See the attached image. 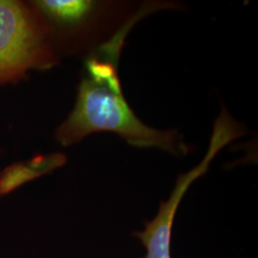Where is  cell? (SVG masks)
<instances>
[{
    "label": "cell",
    "instance_id": "cell-3",
    "mask_svg": "<svg viewBox=\"0 0 258 258\" xmlns=\"http://www.w3.org/2000/svg\"><path fill=\"white\" fill-rule=\"evenodd\" d=\"M239 137V130L232 121L224 118L215 120L209 148L202 161L190 170L178 176L171 194L167 200L160 204L156 215L146 222L142 231L133 233V236L140 240L146 249V254L143 258H172L173 224L184 195L198 178L207 173L213 159L222 148Z\"/></svg>",
    "mask_w": 258,
    "mask_h": 258
},
{
    "label": "cell",
    "instance_id": "cell-1",
    "mask_svg": "<svg viewBox=\"0 0 258 258\" xmlns=\"http://www.w3.org/2000/svg\"><path fill=\"white\" fill-rule=\"evenodd\" d=\"M155 9L145 4L86 60L85 77L79 86L74 109L56 131L62 146H70L101 131L112 132L130 146L157 148L175 156L189 148L175 129L153 128L139 119L126 102L119 77V60L125 38L134 25Z\"/></svg>",
    "mask_w": 258,
    "mask_h": 258
},
{
    "label": "cell",
    "instance_id": "cell-2",
    "mask_svg": "<svg viewBox=\"0 0 258 258\" xmlns=\"http://www.w3.org/2000/svg\"><path fill=\"white\" fill-rule=\"evenodd\" d=\"M45 32L20 3L0 0V83L53 65Z\"/></svg>",
    "mask_w": 258,
    "mask_h": 258
},
{
    "label": "cell",
    "instance_id": "cell-5",
    "mask_svg": "<svg viewBox=\"0 0 258 258\" xmlns=\"http://www.w3.org/2000/svg\"><path fill=\"white\" fill-rule=\"evenodd\" d=\"M65 161L66 158L63 154L55 153L37 157L30 161L28 165L17 164L7 167L0 175V196L35 178L52 172L63 166Z\"/></svg>",
    "mask_w": 258,
    "mask_h": 258
},
{
    "label": "cell",
    "instance_id": "cell-4",
    "mask_svg": "<svg viewBox=\"0 0 258 258\" xmlns=\"http://www.w3.org/2000/svg\"><path fill=\"white\" fill-rule=\"evenodd\" d=\"M113 1L85 0H40L35 5L55 25L76 27L105 13Z\"/></svg>",
    "mask_w": 258,
    "mask_h": 258
}]
</instances>
